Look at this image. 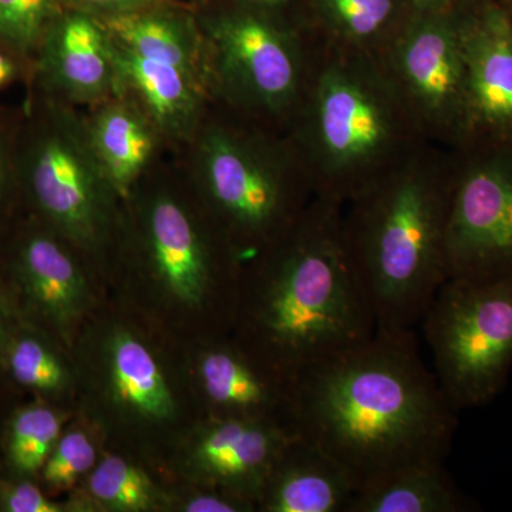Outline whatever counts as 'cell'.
I'll list each match as a JSON object with an SVG mask.
<instances>
[{"label":"cell","instance_id":"e0dca14e","mask_svg":"<svg viewBox=\"0 0 512 512\" xmlns=\"http://www.w3.org/2000/svg\"><path fill=\"white\" fill-rule=\"evenodd\" d=\"M400 70L416 99L436 116L468 130L466 60L461 25L427 22L400 47Z\"/></svg>","mask_w":512,"mask_h":512},{"label":"cell","instance_id":"ba28073f","mask_svg":"<svg viewBox=\"0 0 512 512\" xmlns=\"http://www.w3.org/2000/svg\"><path fill=\"white\" fill-rule=\"evenodd\" d=\"M148 266L161 291L185 308L217 301L235 316L239 281L214 256L190 212L168 194L156 195L143 218Z\"/></svg>","mask_w":512,"mask_h":512},{"label":"cell","instance_id":"d4e9b609","mask_svg":"<svg viewBox=\"0 0 512 512\" xmlns=\"http://www.w3.org/2000/svg\"><path fill=\"white\" fill-rule=\"evenodd\" d=\"M86 484L87 500L101 511H154L163 503V494L143 468L113 454L97 461Z\"/></svg>","mask_w":512,"mask_h":512},{"label":"cell","instance_id":"836d02e7","mask_svg":"<svg viewBox=\"0 0 512 512\" xmlns=\"http://www.w3.org/2000/svg\"><path fill=\"white\" fill-rule=\"evenodd\" d=\"M82 5L96 6V8H114V6H128L134 3L141 2V0H77Z\"/></svg>","mask_w":512,"mask_h":512},{"label":"cell","instance_id":"8992f818","mask_svg":"<svg viewBox=\"0 0 512 512\" xmlns=\"http://www.w3.org/2000/svg\"><path fill=\"white\" fill-rule=\"evenodd\" d=\"M446 262L448 278L512 275V141L491 143L453 180Z\"/></svg>","mask_w":512,"mask_h":512},{"label":"cell","instance_id":"1f68e13d","mask_svg":"<svg viewBox=\"0 0 512 512\" xmlns=\"http://www.w3.org/2000/svg\"><path fill=\"white\" fill-rule=\"evenodd\" d=\"M10 174V143L6 131L0 126V210L5 201Z\"/></svg>","mask_w":512,"mask_h":512},{"label":"cell","instance_id":"9c48e42d","mask_svg":"<svg viewBox=\"0 0 512 512\" xmlns=\"http://www.w3.org/2000/svg\"><path fill=\"white\" fill-rule=\"evenodd\" d=\"M296 434L272 421L211 416L195 429L184 467L198 485L256 505L276 461Z\"/></svg>","mask_w":512,"mask_h":512},{"label":"cell","instance_id":"2e32d148","mask_svg":"<svg viewBox=\"0 0 512 512\" xmlns=\"http://www.w3.org/2000/svg\"><path fill=\"white\" fill-rule=\"evenodd\" d=\"M101 384L121 419L157 427L175 419L177 403L153 350L133 330L117 326L101 345Z\"/></svg>","mask_w":512,"mask_h":512},{"label":"cell","instance_id":"4316f807","mask_svg":"<svg viewBox=\"0 0 512 512\" xmlns=\"http://www.w3.org/2000/svg\"><path fill=\"white\" fill-rule=\"evenodd\" d=\"M97 464L92 437L82 429L63 431L39 474L47 493L70 490Z\"/></svg>","mask_w":512,"mask_h":512},{"label":"cell","instance_id":"4dcf8cb0","mask_svg":"<svg viewBox=\"0 0 512 512\" xmlns=\"http://www.w3.org/2000/svg\"><path fill=\"white\" fill-rule=\"evenodd\" d=\"M22 318V313L19 311L15 296L10 291V286H5L0 282V343L10 328Z\"/></svg>","mask_w":512,"mask_h":512},{"label":"cell","instance_id":"7c38bea8","mask_svg":"<svg viewBox=\"0 0 512 512\" xmlns=\"http://www.w3.org/2000/svg\"><path fill=\"white\" fill-rule=\"evenodd\" d=\"M315 106L318 143L330 170L355 173L389 143V111L360 77L330 70L320 80Z\"/></svg>","mask_w":512,"mask_h":512},{"label":"cell","instance_id":"83f0119b","mask_svg":"<svg viewBox=\"0 0 512 512\" xmlns=\"http://www.w3.org/2000/svg\"><path fill=\"white\" fill-rule=\"evenodd\" d=\"M69 504L57 503L33 478L0 477V511L2 512H63Z\"/></svg>","mask_w":512,"mask_h":512},{"label":"cell","instance_id":"8fae6325","mask_svg":"<svg viewBox=\"0 0 512 512\" xmlns=\"http://www.w3.org/2000/svg\"><path fill=\"white\" fill-rule=\"evenodd\" d=\"M198 382L212 416L272 421L295 431L296 380L259 360L239 343L201 352Z\"/></svg>","mask_w":512,"mask_h":512},{"label":"cell","instance_id":"5bb4252c","mask_svg":"<svg viewBox=\"0 0 512 512\" xmlns=\"http://www.w3.org/2000/svg\"><path fill=\"white\" fill-rule=\"evenodd\" d=\"M222 73L241 92L269 109L285 106L298 86V63L288 42L262 20L242 16L215 28Z\"/></svg>","mask_w":512,"mask_h":512},{"label":"cell","instance_id":"d6986e66","mask_svg":"<svg viewBox=\"0 0 512 512\" xmlns=\"http://www.w3.org/2000/svg\"><path fill=\"white\" fill-rule=\"evenodd\" d=\"M111 49L119 90L133 93L141 106L138 109L164 133H187L200 106L197 79L173 64L137 55L113 39Z\"/></svg>","mask_w":512,"mask_h":512},{"label":"cell","instance_id":"f546056e","mask_svg":"<svg viewBox=\"0 0 512 512\" xmlns=\"http://www.w3.org/2000/svg\"><path fill=\"white\" fill-rule=\"evenodd\" d=\"M177 501V507L185 512H245L255 511L256 505L247 498L218 490L202 487Z\"/></svg>","mask_w":512,"mask_h":512},{"label":"cell","instance_id":"277c9868","mask_svg":"<svg viewBox=\"0 0 512 512\" xmlns=\"http://www.w3.org/2000/svg\"><path fill=\"white\" fill-rule=\"evenodd\" d=\"M454 409L493 402L512 370V275L448 278L421 320Z\"/></svg>","mask_w":512,"mask_h":512},{"label":"cell","instance_id":"603a6c76","mask_svg":"<svg viewBox=\"0 0 512 512\" xmlns=\"http://www.w3.org/2000/svg\"><path fill=\"white\" fill-rule=\"evenodd\" d=\"M104 28L111 39L131 52L173 64L198 79L200 49L197 40L178 20L160 15L124 13L107 19Z\"/></svg>","mask_w":512,"mask_h":512},{"label":"cell","instance_id":"4fadbf2b","mask_svg":"<svg viewBox=\"0 0 512 512\" xmlns=\"http://www.w3.org/2000/svg\"><path fill=\"white\" fill-rule=\"evenodd\" d=\"M468 131L491 143L512 141V16L484 9L461 25Z\"/></svg>","mask_w":512,"mask_h":512},{"label":"cell","instance_id":"44dd1931","mask_svg":"<svg viewBox=\"0 0 512 512\" xmlns=\"http://www.w3.org/2000/svg\"><path fill=\"white\" fill-rule=\"evenodd\" d=\"M471 504L444 464H414L360 485L348 512H464Z\"/></svg>","mask_w":512,"mask_h":512},{"label":"cell","instance_id":"ffe728a7","mask_svg":"<svg viewBox=\"0 0 512 512\" xmlns=\"http://www.w3.org/2000/svg\"><path fill=\"white\" fill-rule=\"evenodd\" d=\"M86 127L93 153L119 197H127L154 153L151 121L138 107L110 103Z\"/></svg>","mask_w":512,"mask_h":512},{"label":"cell","instance_id":"7a4b0ae2","mask_svg":"<svg viewBox=\"0 0 512 512\" xmlns=\"http://www.w3.org/2000/svg\"><path fill=\"white\" fill-rule=\"evenodd\" d=\"M239 285L237 342L296 380L376 332L332 202L302 212Z\"/></svg>","mask_w":512,"mask_h":512},{"label":"cell","instance_id":"d6a6232c","mask_svg":"<svg viewBox=\"0 0 512 512\" xmlns=\"http://www.w3.org/2000/svg\"><path fill=\"white\" fill-rule=\"evenodd\" d=\"M18 74L15 60L10 57L8 50L0 47V89L12 82Z\"/></svg>","mask_w":512,"mask_h":512},{"label":"cell","instance_id":"cb8c5ba5","mask_svg":"<svg viewBox=\"0 0 512 512\" xmlns=\"http://www.w3.org/2000/svg\"><path fill=\"white\" fill-rule=\"evenodd\" d=\"M63 421V413L45 402L26 404L10 414L2 437L9 476L39 478L62 436Z\"/></svg>","mask_w":512,"mask_h":512},{"label":"cell","instance_id":"484cf974","mask_svg":"<svg viewBox=\"0 0 512 512\" xmlns=\"http://www.w3.org/2000/svg\"><path fill=\"white\" fill-rule=\"evenodd\" d=\"M55 10L56 0H0V47L18 56L39 49Z\"/></svg>","mask_w":512,"mask_h":512},{"label":"cell","instance_id":"5b68a950","mask_svg":"<svg viewBox=\"0 0 512 512\" xmlns=\"http://www.w3.org/2000/svg\"><path fill=\"white\" fill-rule=\"evenodd\" d=\"M36 123L18 158V174L47 228L67 244L96 251L106 244L119 197L104 174L84 124L52 110Z\"/></svg>","mask_w":512,"mask_h":512},{"label":"cell","instance_id":"6da1fadb","mask_svg":"<svg viewBox=\"0 0 512 512\" xmlns=\"http://www.w3.org/2000/svg\"><path fill=\"white\" fill-rule=\"evenodd\" d=\"M414 330L384 332L296 379L295 430L360 485L414 464H444L458 421Z\"/></svg>","mask_w":512,"mask_h":512},{"label":"cell","instance_id":"f1b7e54d","mask_svg":"<svg viewBox=\"0 0 512 512\" xmlns=\"http://www.w3.org/2000/svg\"><path fill=\"white\" fill-rule=\"evenodd\" d=\"M329 5L355 36L372 35L392 12V0H329Z\"/></svg>","mask_w":512,"mask_h":512},{"label":"cell","instance_id":"7402d4cb","mask_svg":"<svg viewBox=\"0 0 512 512\" xmlns=\"http://www.w3.org/2000/svg\"><path fill=\"white\" fill-rule=\"evenodd\" d=\"M46 336L45 330L20 319L0 343V367L18 386L50 399L69 389L72 373Z\"/></svg>","mask_w":512,"mask_h":512},{"label":"cell","instance_id":"ac0fdd59","mask_svg":"<svg viewBox=\"0 0 512 512\" xmlns=\"http://www.w3.org/2000/svg\"><path fill=\"white\" fill-rule=\"evenodd\" d=\"M357 490L359 483L349 470L296 434L276 461L256 510L348 512Z\"/></svg>","mask_w":512,"mask_h":512},{"label":"cell","instance_id":"3957f363","mask_svg":"<svg viewBox=\"0 0 512 512\" xmlns=\"http://www.w3.org/2000/svg\"><path fill=\"white\" fill-rule=\"evenodd\" d=\"M453 181L406 171L356 194L343 241L377 330L419 325L447 281Z\"/></svg>","mask_w":512,"mask_h":512},{"label":"cell","instance_id":"30bf717a","mask_svg":"<svg viewBox=\"0 0 512 512\" xmlns=\"http://www.w3.org/2000/svg\"><path fill=\"white\" fill-rule=\"evenodd\" d=\"M9 272L23 318L70 340L89 309L90 288L66 241L46 225L29 229L13 248Z\"/></svg>","mask_w":512,"mask_h":512},{"label":"cell","instance_id":"9a60e30c","mask_svg":"<svg viewBox=\"0 0 512 512\" xmlns=\"http://www.w3.org/2000/svg\"><path fill=\"white\" fill-rule=\"evenodd\" d=\"M39 50L46 83L67 99L92 103L119 90L109 32L89 16L53 20Z\"/></svg>","mask_w":512,"mask_h":512},{"label":"cell","instance_id":"52a82bcc","mask_svg":"<svg viewBox=\"0 0 512 512\" xmlns=\"http://www.w3.org/2000/svg\"><path fill=\"white\" fill-rule=\"evenodd\" d=\"M198 163L212 210L238 241L271 244L301 217L296 192L281 173L227 131L202 138Z\"/></svg>","mask_w":512,"mask_h":512}]
</instances>
